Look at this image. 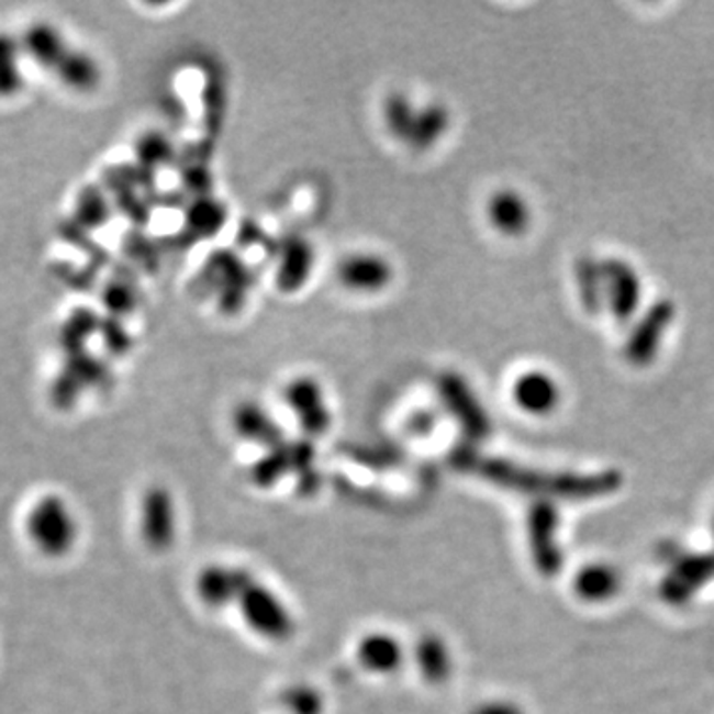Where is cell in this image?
<instances>
[{
	"mask_svg": "<svg viewBox=\"0 0 714 714\" xmlns=\"http://www.w3.org/2000/svg\"><path fill=\"white\" fill-rule=\"evenodd\" d=\"M713 531H714V524H713Z\"/></svg>",
	"mask_w": 714,
	"mask_h": 714,
	"instance_id": "obj_26",
	"label": "cell"
},
{
	"mask_svg": "<svg viewBox=\"0 0 714 714\" xmlns=\"http://www.w3.org/2000/svg\"><path fill=\"white\" fill-rule=\"evenodd\" d=\"M314 265H316V253L312 243L304 236H288L278 253L276 288L282 294H297L310 280V276L314 272Z\"/></svg>",
	"mask_w": 714,
	"mask_h": 714,
	"instance_id": "obj_9",
	"label": "cell"
},
{
	"mask_svg": "<svg viewBox=\"0 0 714 714\" xmlns=\"http://www.w3.org/2000/svg\"><path fill=\"white\" fill-rule=\"evenodd\" d=\"M357 661L371 673L391 674L398 671L405 651L398 637L388 632H371L357 643Z\"/></svg>",
	"mask_w": 714,
	"mask_h": 714,
	"instance_id": "obj_14",
	"label": "cell"
},
{
	"mask_svg": "<svg viewBox=\"0 0 714 714\" xmlns=\"http://www.w3.org/2000/svg\"><path fill=\"white\" fill-rule=\"evenodd\" d=\"M435 427V415L431 411H417L408 419V431L411 435H428Z\"/></svg>",
	"mask_w": 714,
	"mask_h": 714,
	"instance_id": "obj_24",
	"label": "cell"
},
{
	"mask_svg": "<svg viewBox=\"0 0 714 714\" xmlns=\"http://www.w3.org/2000/svg\"><path fill=\"white\" fill-rule=\"evenodd\" d=\"M415 663L419 673L428 684H443L453 673V655L449 643L439 633H425L415 645Z\"/></svg>",
	"mask_w": 714,
	"mask_h": 714,
	"instance_id": "obj_15",
	"label": "cell"
},
{
	"mask_svg": "<svg viewBox=\"0 0 714 714\" xmlns=\"http://www.w3.org/2000/svg\"><path fill=\"white\" fill-rule=\"evenodd\" d=\"M140 532L149 550L165 551L174 546L177 511L171 492L164 484H152L140 504Z\"/></svg>",
	"mask_w": 714,
	"mask_h": 714,
	"instance_id": "obj_4",
	"label": "cell"
},
{
	"mask_svg": "<svg viewBox=\"0 0 714 714\" xmlns=\"http://www.w3.org/2000/svg\"><path fill=\"white\" fill-rule=\"evenodd\" d=\"M140 155L145 165H165L174 157V145L161 133H152L140 145Z\"/></svg>",
	"mask_w": 714,
	"mask_h": 714,
	"instance_id": "obj_23",
	"label": "cell"
},
{
	"mask_svg": "<svg viewBox=\"0 0 714 714\" xmlns=\"http://www.w3.org/2000/svg\"><path fill=\"white\" fill-rule=\"evenodd\" d=\"M447 123H449V115H447L445 108H440L437 103L421 108L417 118H415V123H413L411 135H409V147L428 149L445 133Z\"/></svg>",
	"mask_w": 714,
	"mask_h": 714,
	"instance_id": "obj_18",
	"label": "cell"
},
{
	"mask_svg": "<svg viewBox=\"0 0 714 714\" xmlns=\"http://www.w3.org/2000/svg\"><path fill=\"white\" fill-rule=\"evenodd\" d=\"M246 625L268 642L285 643L294 635L297 623L286 603L265 583L253 578L236 600Z\"/></svg>",
	"mask_w": 714,
	"mask_h": 714,
	"instance_id": "obj_2",
	"label": "cell"
},
{
	"mask_svg": "<svg viewBox=\"0 0 714 714\" xmlns=\"http://www.w3.org/2000/svg\"><path fill=\"white\" fill-rule=\"evenodd\" d=\"M255 576L246 568H235V566H223V564H211L204 566L199 571L194 590L203 605L211 610H223L233 605L241 592L245 590L246 583L250 582Z\"/></svg>",
	"mask_w": 714,
	"mask_h": 714,
	"instance_id": "obj_8",
	"label": "cell"
},
{
	"mask_svg": "<svg viewBox=\"0 0 714 714\" xmlns=\"http://www.w3.org/2000/svg\"><path fill=\"white\" fill-rule=\"evenodd\" d=\"M280 703L288 714H324L326 709L322 693L306 683L290 684L280 696Z\"/></svg>",
	"mask_w": 714,
	"mask_h": 714,
	"instance_id": "obj_21",
	"label": "cell"
},
{
	"mask_svg": "<svg viewBox=\"0 0 714 714\" xmlns=\"http://www.w3.org/2000/svg\"><path fill=\"white\" fill-rule=\"evenodd\" d=\"M226 207L219 203L211 194L194 199V203L187 209L185 216V231L191 241L211 238L216 235L226 223Z\"/></svg>",
	"mask_w": 714,
	"mask_h": 714,
	"instance_id": "obj_16",
	"label": "cell"
},
{
	"mask_svg": "<svg viewBox=\"0 0 714 714\" xmlns=\"http://www.w3.org/2000/svg\"><path fill=\"white\" fill-rule=\"evenodd\" d=\"M490 221L502 231L512 233L521 225V203L512 194H497L489 204Z\"/></svg>",
	"mask_w": 714,
	"mask_h": 714,
	"instance_id": "obj_22",
	"label": "cell"
},
{
	"mask_svg": "<svg viewBox=\"0 0 714 714\" xmlns=\"http://www.w3.org/2000/svg\"><path fill=\"white\" fill-rule=\"evenodd\" d=\"M576 593L585 602H605L620 592L622 578L607 564H590L576 576Z\"/></svg>",
	"mask_w": 714,
	"mask_h": 714,
	"instance_id": "obj_17",
	"label": "cell"
},
{
	"mask_svg": "<svg viewBox=\"0 0 714 714\" xmlns=\"http://www.w3.org/2000/svg\"><path fill=\"white\" fill-rule=\"evenodd\" d=\"M713 576L714 556L711 554L679 556L674 561L673 571L661 583V595L665 602L671 605H683Z\"/></svg>",
	"mask_w": 714,
	"mask_h": 714,
	"instance_id": "obj_10",
	"label": "cell"
},
{
	"mask_svg": "<svg viewBox=\"0 0 714 714\" xmlns=\"http://www.w3.org/2000/svg\"><path fill=\"white\" fill-rule=\"evenodd\" d=\"M393 266L376 253H354L339 260L336 278L339 285L356 294H379L393 282Z\"/></svg>",
	"mask_w": 714,
	"mask_h": 714,
	"instance_id": "obj_7",
	"label": "cell"
},
{
	"mask_svg": "<svg viewBox=\"0 0 714 714\" xmlns=\"http://www.w3.org/2000/svg\"><path fill=\"white\" fill-rule=\"evenodd\" d=\"M437 389H439V398L443 399V403L447 405L455 417L459 419L460 425L465 427L470 437L480 439L482 435H487L489 425H487V417L480 409L479 401L472 398L467 383L457 373H443L437 381Z\"/></svg>",
	"mask_w": 714,
	"mask_h": 714,
	"instance_id": "obj_11",
	"label": "cell"
},
{
	"mask_svg": "<svg viewBox=\"0 0 714 714\" xmlns=\"http://www.w3.org/2000/svg\"><path fill=\"white\" fill-rule=\"evenodd\" d=\"M417 112L419 108L413 105L405 93H391L383 103V122L388 132L399 142L408 143Z\"/></svg>",
	"mask_w": 714,
	"mask_h": 714,
	"instance_id": "obj_19",
	"label": "cell"
},
{
	"mask_svg": "<svg viewBox=\"0 0 714 714\" xmlns=\"http://www.w3.org/2000/svg\"><path fill=\"white\" fill-rule=\"evenodd\" d=\"M285 403L294 413L298 425L308 439L326 435L332 425V413L326 403V393L317 379L298 376L285 388Z\"/></svg>",
	"mask_w": 714,
	"mask_h": 714,
	"instance_id": "obj_5",
	"label": "cell"
},
{
	"mask_svg": "<svg viewBox=\"0 0 714 714\" xmlns=\"http://www.w3.org/2000/svg\"><path fill=\"white\" fill-rule=\"evenodd\" d=\"M231 423L238 437L255 443L258 447H265L266 450L278 447L286 440L285 431L278 425V421L255 401H243L241 405H236Z\"/></svg>",
	"mask_w": 714,
	"mask_h": 714,
	"instance_id": "obj_12",
	"label": "cell"
},
{
	"mask_svg": "<svg viewBox=\"0 0 714 714\" xmlns=\"http://www.w3.org/2000/svg\"><path fill=\"white\" fill-rule=\"evenodd\" d=\"M514 395L521 403V408L531 411L534 415H540L544 411H548L556 401L554 389L548 383V379L540 378V376L522 378L514 389Z\"/></svg>",
	"mask_w": 714,
	"mask_h": 714,
	"instance_id": "obj_20",
	"label": "cell"
},
{
	"mask_svg": "<svg viewBox=\"0 0 714 714\" xmlns=\"http://www.w3.org/2000/svg\"><path fill=\"white\" fill-rule=\"evenodd\" d=\"M204 278L213 285L219 310L225 314H236L245 306L248 290L253 285L245 263L231 250L214 253L204 265Z\"/></svg>",
	"mask_w": 714,
	"mask_h": 714,
	"instance_id": "obj_3",
	"label": "cell"
},
{
	"mask_svg": "<svg viewBox=\"0 0 714 714\" xmlns=\"http://www.w3.org/2000/svg\"><path fill=\"white\" fill-rule=\"evenodd\" d=\"M556 524L558 516L550 504L542 502L536 504L531 512V544L534 560L538 564L542 573L551 576L558 573L560 568V551L556 544Z\"/></svg>",
	"mask_w": 714,
	"mask_h": 714,
	"instance_id": "obj_13",
	"label": "cell"
},
{
	"mask_svg": "<svg viewBox=\"0 0 714 714\" xmlns=\"http://www.w3.org/2000/svg\"><path fill=\"white\" fill-rule=\"evenodd\" d=\"M26 534L48 558H64L78 540V522L66 500L48 494L26 514Z\"/></svg>",
	"mask_w": 714,
	"mask_h": 714,
	"instance_id": "obj_1",
	"label": "cell"
},
{
	"mask_svg": "<svg viewBox=\"0 0 714 714\" xmlns=\"http://www.w3.org/2000/svg\"><path fill=\"white\" fill-rule=\"evenodd\" d=\"M470 714H524L521 706L511 701H490L477 706Z\"/></svg>",
	"mask_w": 714,
	"mask_h": 714,
	"instance_id": "obj_25",
	"label": "cell"
},
{
	"mask_svg": "<svg viewBox=\"0 0 714 714\" xmlns=\"http://www.w3.org/2000/svg\"><path fill=\"white\" fill-rule=\"evenodd\" d=\"M316 465V449L308 439L288 440L266 450L250 467L248 477L258 489H270L286 475H300Z\"/></svg>",
	"mask_w": 714,
	"mask_h": 714,
	"instance_id": "obj_6",
	"label": "cell"
}]
</instances>
